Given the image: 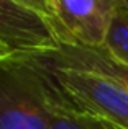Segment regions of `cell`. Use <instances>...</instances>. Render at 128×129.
Returning <instances> with one entry per match:
<instances>
[{"label": "cell", "mask_w": 128, "mask_h": 129, "mask_svg": "<svg viewBox=\"0 0 128 129\" xmlns=\"http://www.w3.org/2000/svg\"><path fill=\"white\" fill-rule=\"evenodd\" d=\"M62 100L66 95L38 57L15 56L0 64V129H49Z\"/></svg>", "instance_id": "6da1fadb"}, {"label": "cell", "mask_w": 128, "mask_h": 129, "mask_svg": "<svg viewBox=\"0 0 128 129\" xmlns=\"http://www.w3.org/2000/svg\"><path fill=\"white\" fill-rule=\"evenodd\" d=\"M103 47L118 62L128 66V7L123 3V0H117V10Z\"/></svg>", "instance_id": "52a82bcc"}, {"label": "cell", "mask_w": 128, "mask_h": 129, "mask_svg": "<svg viewBox=\"0 0 128 129\" xmlns=\"http://www.w3.org/2000/svg\"><path fill=\"white\" fill-rule=\"evenodd\" d=\"M61 46L102 47L117 10V0H43Z\"/></svg>", "instance_id": "3957f363"}, {"label": "cell", "mask_w": 128, "mask_h": 129, "mask_svg": "<svg viewBox=\"0 0 128 129\" xmlns=\"http://www.w3.org/2000/svg\"><path fill=\"white\" fill-rule=\"evenodd\" d=\"M0 46L12 56H39L61 47L43 0H0Z\"/></svg>", "instance_id": "277c9868"}, {"label": "cell", "mask_w": 128, "mask_h": 129, "mask_svg": "<svg viewBox=\"0 0 128 129\" xmlns=\"http://www.w3.org/2000/svg\"><path fill=\"white\" fill-rule=\"evenodd\" d=\"M123 3H125V5L128 7V0H123Z\"/></svg>", "instance_id": "9c48e42d"}, {"label": "cell", "mask_w": 128, "mask_h": 129, "mask_svg": "<svg viewBox=\"0 0 128 129\" xmlns=\"http://www.w3.org/2000/svg\"><path fill=\"white\" fill-rule=\"evenodd\" d=\"M41 62L53 72L74 108L110 121L120 129H128V90L123 85L89 70Z\"/></svg>", "instance_id": "7a4b0ae2"}, {"label": "cell", "mask_w": 128, "mask_h": 129, "mask_svg": "<svg viewBox=\"0 0 128 129\" xmlns=\"http://www.w3.org/2000/svg\"><path fill=\"white\" fill-rule=\"evenodd\" d=\"M53 66L74 67L118 82L128 90V66L118 62L105 47H72L61 46L58 51L35 56Z\"/></svg>", "instance_id": "5b68a950"}, {"label": "cell", "mask_w": 128, "mask_h": 129, "mask_svg": "<svg viewBox=\"0 0 128 129\" xmlns=\"http://www.w3.org/2000/svg\"><path fill=\"white\" fill-rule=\"evenodd\" d=\"M12 57H15V56H12V54H10V52H8L7 49H3V47L0 46V64H3L5 60L12 59Z\"/></svg>", "instance_id": "ba28073f"}, {"label": "cell", "mask_w": 128, "mask_h": 129, "mask_svg": "<svg viewBox=\"0 0 128 129\" xmlns=\"http://www.w3.org/2000/svg\"><path fill=\"white\" fill-rule=\"evenodd\" d=\"M49 129H120L110 121L74 108L69 100H62L51 113Z\"/></svg>", "instance_id": "8992f818"}]
</instances>
